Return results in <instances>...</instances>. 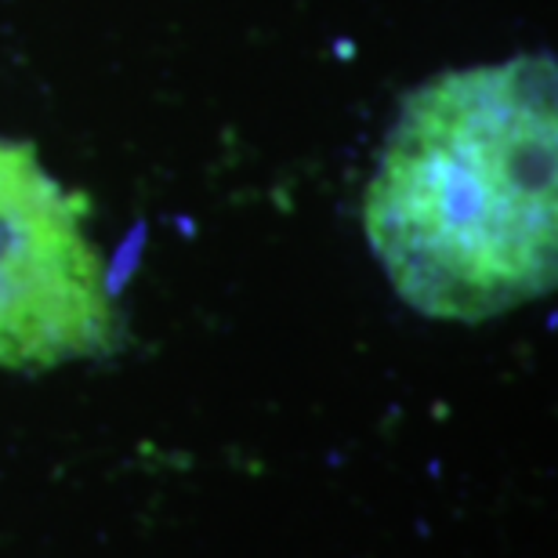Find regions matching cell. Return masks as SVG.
Listing matches in <instances>:
<instances>
[{
  "label": "cell",
  "instance_id": "obj_1",
  "mask_svg": "<svg viewBox=\"0 0 558 558\" xmlns=\"http://www.w3.org/2000/svg\"><path fill=\"white\" fill-rule=\"evenodd\" d=\"M363 218L396 294L432 319L483 323L548 294L558 269L555 62L522 54L410 92Z\"/></svg>",
  "mask_w": 558,
  "mask_h": 558
},
{
  "label": "cell",
  "instance_id": "obj_2",
  "mask_svg": "<svg viewBox=\"0 0 558 558\" xmlns=\"http://www.w3.org/2000/svg\"><path fill=\"white\" fill-rule=\"evenodd\" d=\"M113 344L117 305L84 204L29 142H0V371H51Z\"/></svg>",
  "mask_w": 558,
  "mask_h": 558
}]
</instances>
